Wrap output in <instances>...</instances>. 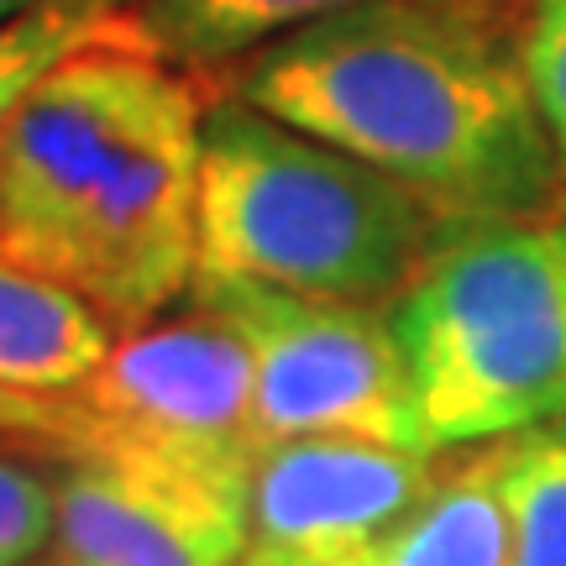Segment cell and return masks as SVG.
<instances>
[{
  "label": "cell",
  "instance_id": "30bf717a",
  "mask_svg": "<svg viewBox=\"0 0 566 566\" xmlns=\"http://www.w3.org/2000/svg\"><path fill=\"white\" fill-rule=\"evenodd\" d=\"M105 357H111V331L95 304L0 258V384L74 388Z\"/></svg>",
  "mask_w": 566,
  "mask_h": 566
},
{
  "label": "cell",
  "instance_id": "6da1fadb",
  "mask_svg": "<svg viewBox=\"0 0 566 566\" xmlns=\"http://www.w3.org/2000/svg\"><path fill=\"white\" fill-rule=\"evenodd\" d=\"M231 101L420 195L446 221L546 210L562 179L525 59L478 6L384 0L247 53Z\"/></svg>",
  "mask_w": 566,
  "mask_h": 566
},
{
  "label": "cell",
  "instance_id": "7a4b0ae2",
  "mask_svg": "<svg viewBox=\"0 0 566 566\" xmlns=\"http://www.w3.org/2000/svg\"><path fill=\"white\" fill-rule=\"evenodd\" d=\"M205 101L142 32L48 69L0 137V258L137 325L195 283Z\"/></svg>",
  "mask_w": 566,
  "mask_h": 566
},
{
  "label": "cell",
  "instance_id": "8fae6325",
  "mask_svg": "<svg viewBox=\"0 0 566 566\" xmlns=\"http://www.w3.org/2000/svg\"><path fill=\"white\" fill-rule=\"evenodd\" d=\"M357 6H384V0H142L132 21L158 59L179 69H216ZM424 6H488V0H424Z\"/></svg>",
  "mask_w": 566,
  "mask_h": 566
},
{
  "label": "cell",
  "instance_id": "9c48e42d",
  "mask_svg": "<svg viewBox=\"0 0 566 566\" xmlns=\"http://www.w3.org/2000/svg\"><path fill=\"white\" fill-rule=\"evenodd\" d=\"M247 566H509L504 446H483L467 462L436 472L424 499L394 530L342 556H263Z\"/></svg>",
  "mask_w": 566,
  "mask_h": 566
},
{
  "label": "cell",
  "instance_id": "4fadbf2b",
  "mask_svg": "<svg viewBox=\"0 0 566 566\" xmlns=\"http://www.w3.org/2000/svg\"><path fill=\"white\" fill-rule=\"evenodd\" d=\"M126 32H137L132 11H101L84 0H42L11 27H0V137L48 69L74 59L80 48L126 38Z\"/></svg>",
  "mask_w": 566,
  "mask_h": 566
},
{
  "label": "cell",
  "instance_id": "8992f818",
  "mask_svg": "<svg viewBox=\"0 0 566 566\" xmlns=\"http://www.w3.org/2000/svg\"><path fill=\"white\" fill-rule=\"evenodd\" d=\"M205 315L231 325L252 352L258 441L363 436L420 451L405 357L373 304L310 300L263 283H189Z\"/></svg>",
  "mask_w": 566,
  "mask_h": 566
},
{
  "label": "cell",
  "instance_id": "e0dca14e",
  "mask_svg": "<svg viewBox=\"0 0 566 566\" xmlns=\"http://www.w3.org/2000/svg\"><path fill=\"white\" fill-rule=\"evenodd\" d=\"M84 6H101V11H137L142 0H84Z\"/></svg>",
  "mask_w": 566,
  "mask_h": 566
},
{
  "label": "cell",
  "instance_id": "ac0fdd59",
  "mask_svg": "<svg viewBox=\"0 0 566 566\" xmlns=\"http://www.w3.org/2000/svg\"><path fill=\"white\" fill-rule=\"evenodd\" d=\"M237 566H242V562H237Z\"/></svg>",
  "mask_w": 566,
  "mask_h": 566
},
{
  "label": "cell",
  "instance_id": "5b68a950",
  "mask_svg": "<svg viewBox=\"0 0 566 566\" xmlns=\"http://www.w3.org/2000/svg\"><path fill=\"white\" fill-rule=\"evenodd\" d=\"M27 446L63 462L179 457L210 467H258L252 352L216 315L142 331L111 346L84 384L38 388Z\"/></svg>",
  "mask_w": 566,
  "mask_h": 566
},
{
  "label": "cell",
  "instance_id": "ba28073f",
  "mask_svg": "<svg viewBox=\"0 0 566 566\" xmlns=\"http://www.w3.org/2000/svg\"><path fill=\"white\" fill-rule=\"evenodd\" d=\"M436 483L424 451L363 436H289L258 451L247 493V551L342 556L394 530Z\"/></svg>",
  "mask_w": 566,
  "mask_h": 566
},
{
  "label": "cell",
  "instance_id": "277c9868",
  "mask_svg": "<svg viewBox=\"0 0 566 566\" xmlns=\"http://www.w3.org/2000/svg\"><path fill=\"white\" fill-rule=\"evenodd\" d=\"M420 451L509 441L566 415V226L457 221L388 310Z\"/></svg>",
  "mask_w": 566,
  "mask_h": 566
},
{
  "label": "cell",
  "instance_id": "7c38bea8",
  "mask_svg": "<svg viewBox=\"0 0 566 566\" xmlns=\"http://www.w3.org/2000/svg\"><path fill=\"white\" fill-rule=\"evenodd\" d=\"M509 566H566V415L504 441Z\"/></svg>",
  "mask_w": 566,
  "mask_h": 566
},
{
  "label": "cell",
  "instance_id": "3957f363",
  "mask_svg": "<svg viewBox=\"0 0 566 566\" xmlns=\"http://www.w3.org/2000/svg\"><path fill=\"white\" fill-rule=\"evenodd\" d=\"M441 210L252 105L205 111L195 283H263L310 300H399Z\"/></svg>",
  "mask_w": 566,
  "mask_h": 566
},
{
  "label": "cell",
  "instance_id": "52a82bcc",
  "mask_svg": "<svg viewBox=\"0 0 566 566\" xmlns=\"http://www.w3.org/2000/svg\"><path fill=\"white\" fill-rule=\"evenodd\" d=\"M242 467L179 457H101L69 462L59 488L53 562L59 566H237L247 556Z\"/></svg>",
  "mask_w": 566,
  "mask_h": 566
},
{
  "label": "cell",
  "instance_id": "2e32d148",
  "mask_svg": "<svg viewBox=\"0 0 566 566\" xmlns=\"http://www.w3.org/2000/svg\"><path fill=\"white\" fill-rule=\"evenodd\" d=\"M32 6H42V0H0V27H11L17 17H27Z\"/></svg>",
  "mask_w": 566,
  "mask_h": 566
},
{
  "label": "cell",
  "instance_id": "9a60e30c",
  "mask_svg": "<svg viewBox=\"0 0 566 566\" xmlns=\"http://www.w3.org/2000/svg\"><path fill=\"white\" fill-rule=\"evenodd\" d=\"M520 59H525L541 122H546L551 142H556V158L566 168V0H535Z\"/></svg>",
  "mask_w": 566,
  "mask_h": 566
},
{
  "label": "cell",
  "instance_id": "5bb4252c",
  "mask_svg": "<svg viewBox=\"0 0 566 566\" xmlns=\"http://www.w3.org/2000/svg\"><path fill=\"white\" fill-rule=\"evenodd\" d=\"M59 499L32 467L0 457V566H27L53 546Z\"/></svg>",
  "mask_w": 566,
  "mask_h": 566
}]
</instances>
